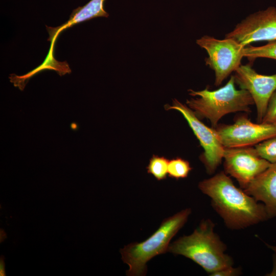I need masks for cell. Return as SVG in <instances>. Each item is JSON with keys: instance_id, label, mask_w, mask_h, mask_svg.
I'll return each instance as SVG.
<instances>
[{"instance_id": "obj_1", "label": "cell", "mask_w": 276, "mask_h": 276, "mask_svg": "<svg viewBox=\"0 0 276 276\" xmlns=\"http://www.w3.org/2000/svg\"><path fill=\"white\" fill-rule=\"evenodd\" d=\"M198 188L211 198L212 207L229 229H244L269 218L264 204L237 188L223 171L201 181Z\"/></svg>"}, {"instance_id": "obj_2", "label": "cell", "mask_w": 276, "mask_h": 276, "mask_svg": "<svg viewBox=\"0 0 276 276\" xmlns=\"http://www.w3.org/2000/svg\"><path fill=\"white\" fill-rule=\"evenodd\" d=\"M214 227L210 219L201 221L192 234L170 243L168 252L191 259L210 275L233 266V258L225 253L226 246L215 233Z\"/></svg>"}, {"instance_id": "obj_3", "label": "cell", "mask_w": 276, "mask_h": 276, "mask_svg": "<svg viewBox=\"0 0 276 276\" xmlns=\"http://www.w3.org/2000/svg\"><path fill=\"white\" fill-rule=\"evenodd\" d=\"M189 91L190 95L197 97L187 100V106L199 119L209 120L213 128L224 116L238 111L249 112L250 106L255 104L248 91L236 88L234 75L224 86L217 90H210L206 87L200 91Z\"/></svg>"}, {"instance_id": "obj_4", "label": "cell", "mask_w": 276, "mask_h": 276, "mask_svg": "<svg viewBox=\"0 0 276 276\" xmlns=\"http://www.w3.org/2000/svg\"><path fill=\"white\" fill-rule=\"evenodd\" d=\"M191 213V209L188 208L165 218L146 240L131 243L121 249L122 260L129 266L126 275H146L147 263L153 257L168 252L171 239L186 223Z\"/></svg>"}, {"instance_id": "obj_5", "label": "cell", "mask_w": 276, "mask_h": 276, "mask_svg": "<svg viewBox=\"0 0 276 276\" xmlns=\"http://www.w3.org/2000/svg\"><path fill=\"white\" fill-rule=\"evenodd\" d=\"M196 43L208 54L205 59V64L214 71V84L217 86L241 65L244 57L245 47L232 38L218 39L204 35L196 40Z\"/></svg>"}, {"instance_id": "obj_6", "label": "cell", "mask_w": 276, "mask_h": 276, "mask_svg": "<svg viewBox=\"0 0 276 276\" xmlns=\"http://www.w3.org/2000/svg\"><path fill=\"white\" fill-rule=\"evenodd\" d=\"M215 129L224 148L255 146L276 136V124L254 123L245 114L237 117L233 124L217 125Z\"/></svg>"}, {"instance_id": "obj_7", "label": "cell", "mask_w": 276, "mask_h": 276, "mask_svg": "<svg viewBox=\"0 0 276 276\" xmlns=\"http://www.w3.org/2000/svg\"><path fill=\"white\" fill-rule=\"evenodd\" d=\"M166 108L177 110L183 116L203 149L200 160L206 172L213 174L222 162L224 150L215 128L205 125L191 109L176 99L173 100L172 105H167Z\"/></svg>"}, {"instance_id": "obj_8", "label": "cell", "mask_w": 276, "mask_h": 276, "mask_svg": "<svg viewBox=\"0 0 276 276\" xmlns=\"http://www.w3.org/2000/svg\"><path fill=\"white\" fill-rule=\"evenodd\" d=\"M223 159L224 172L243 190L271 164L258 154L255 146L224 148Z\"/></svg>"}, {"instance_id": "obj_9", "label": "cell", "mask_w": 276, "mask_h": 276, "mask_svg": "<svg viewBox=\"0 0 276 276\" xmlns=\"http://www.w3.org/2000/svg\"><path fill=\"white\" fill-rule=\"evenodd\" d=\"M244 47L259 41L276 40V8L269 7L250 14L225 35Z\"/></svg>"}, {"instance_id": "obj_10", "label": "cell", "mask_w": 276, "mask_h": 276, "mask_svg": "<svg viewBox=\"0 0 276 276\" xmlns=\"http://www.w3.org/2000/svg\"><path fill=\"white\" fill-rule=\"evenodd\" d=\"M235 83L251 96L257 109V121L261 123L269 100L276 90V74H260L250 64L241 65L234 72Z\"/></svg>"}, {"instance_id": "obj_11", "label": "cell", "mask_w": 276, "mask_h": 276, "mask_svg": "<svg viewBox=\"0 0 276 276\" xmlns=\"http://www.w3.org/2000/svg\"><path fill=\"white\" fill-rule=\"evenodd\" d=\"M243 190L263 202L269 218L276 217V163H271Z\"/></svg>"}, {"instance_id": "obj_12", "label": "cell", "mask_w": 276, "mask_h": 276, "mask_svg": "<svg viewBox=\"0 0 276 276\" xmlns=\"http://www.w3.org/2000/svg\"><path fill=\"white\" fill-rule=\"evenodd\" d=\"M105 0H91L83 7H78L74 10L69 20L62 25L57 28L47 27L51 41V45L54 47L56 38L64 29L71 27L75 24L97 17H107L109 14L104 9Z\"/></svg>"}, {"instance_id": "obj_13", "label": "cell", "mask_w": 276, "mask_h": 276, "mask_svg": "<svg viewBox=\"0 0 276 276\" xmlns=\"http://www.w3.org/2000/svg\"><path fill=\"white\" fill-rule=\"evenodd\" d=\"M244 56L249 60L267 58L276 60V40L260 47L247 45L244 49Z\"/></svg>"}, {"instance_id": "obj_14", "label": "cell", "mask_w": 276, "mask_h": 276, "mask_svg": "<svg viewBox=\"0 0 276 276\" xmlns=\"http://www.w3.org/2000/svg\"><path fill=\"white\" fill-rule=\"evenodd\" d=\"M169 160L164 156L153 155L146 169L148 173L152 175L157 180L166 178Z\"/></svg>"}, {"instance_id": "obj_15", "label": "cell", "mask_w": 276, "mask_h": 276, "mask_svg": "<svg viewBox=\"0 0 276 276\" xmlns=\"http://www.w3.org/2000/svg\"><path fill=\"white\" fill-rule=\"evenodd\" d=\"M192 170L189 161L179 157L169 160L168 167V175L176 180L188 177Z\"/></svg>"}, {"instance_id": "obj_16", "label": "cell", "mask_w": 276, "mask_h": 276, "mask_svg": "<svg viewBox=\"0 0 276 276\" xmlns=\"http://www.w3.org/2000/svg\"><path fill=\"white\" fill-rule=\"evenodd\" d=\"M255 147L261 157L270 163H276V136L257 144Z\"/></svg>"}, {"instance_id": "obj_17", "label": "cell", "mask_w": 276, "mask_h": 276, "mask_svg": "<svg viewBox=\"0 0 276 276\" xmlns=\"http://www.w3.org/2000/svg\"><path fill=\"white\" fill-rule=\"evenodd\" d=\"M261 123L276 124V90L271 96Z\"/></svg>"}, {"instance_id": "obj_18", "label": "cell", "mask_w": 276, "mask_h": 276, "mask_svg": "<svg viewBox=\"0 0 276 276\" xmlns=\"http://www.w3.org/2000/svg\"><path fill=\"white\" fill-rule=\"evenodd\" d=\"M240 274L241 269L240 268H234L231 266L217 271L210 275L236 276Z\"/></svg>"}, {"instance_id": "obj_19", "label": "cell", "mask_w": 276, "mask_h": 276, "mask_svg": "<svg viewBox=\"0 0 276 276\" xmlns=\"http://www.w3.org/2000/svg\"><path fill=\"white\" fill-rule=\"evenodd\" d=\"M0 275L5 276L6 273L5 271V264L4 262V257L1 256L0 258Z\"/></svg>"}, {"instance_id": "obj_20", "label": "cell", "mask_w": 276, "mask_h": 276, "mask_svg": "<svg viewBox=\"0 0 276 276\" xmlns=\"http://www.w3.org/2000/svg\"><path fill=\"white\" fill-rule=\"evenodd\" d=\"M268 247L270 248L271 249H272L274 251H276V246H271L269 245Z\"/></svg>"}]
</instances>
